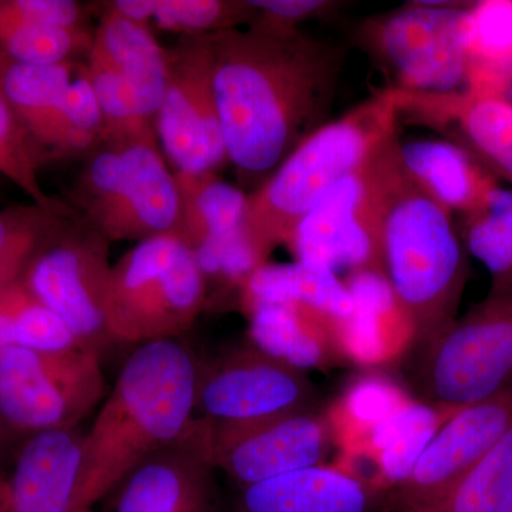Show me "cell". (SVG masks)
Listing matches in <instances>:
<instances>
[{
  "label": "cell",
  "mask_w": 512,
  "mask_h": 512,
  "mask_svg": "<svg viewBox=\"0 0 512 512\" xmlns=\"http://www.w3.org/2000/svg\"><path fill=\"white\" fill-rule=\"evenodd\" d=\"M500 512H512V485L510 491H508L507 498H505L503 508Z\"/></svg>",
  "instance_id": "40"
},
{
  "label": "cell",
  "mask_w": 512,
  "mask_h": 512,
  "mask_svg": "<svg viewBox=\"0 0 512 512\" xmlns=\"http://www.w3.org/2000/svg\"><path fill=\"white\" fill-rule=\"evenodd\" d=\"M200 360L178 339L138 346L124 363L80 461L76 508H93L195 419Z\"/></svg>",
  "instance_id": "2"
},
{
  "label": "cell",
  "mask_w": 512,
  "mask_h": 512,
  "mask_svg": "<svg viewBox=\"0 0 512 512\" xmlns=\"http://www.w3.org/2000/svg\"><path fill=\"white\" fill-rule=\"evenodd\" d=\"M313 384L305 370L241 343L198 366L195 417L244 423L312 407Z\"/></svg>",
  "instance_id": "14"
},
{
  "label": "cell",
  "mask_w": 512,
  "mask_h": 512,
  "mask_svg": "<svg viewBox=\"0 0 512 512\" xmlns=\"http://www.w3.org/2000/svg\"><path fill=\"white\" fill-rule=\"evenodd\" d=\"M355 313L340 328L346 359L353 362H382L413 348V328L386 279L379 272H355L345 279Z\"/></svg>",
  "instance_id": "24"
},
{
  "label": "cell",
  "mask_w": 512,
  "mask_h": 512,
  "mask_svg": "<svg viewBox=\"0 0 512 512\" xmlns=\"http://www.w3.org/2000/svg\"><path fill=\"white\" fill-rule=\"evenodd\" d=\"M64 120L70 133L73 154H89L104 143L106 124L87 74L86 62L79 64L64 94Z\"/></svg>",
  "instance_id": "35"
},
{
  "label": "cell",
  "mask_w": 512,
  "mask_h": 512,
  "mask_svg": "<svg viewBox=\"0 0 512 512\" xmlns=\"http://www.w3.org/2000/svg\"><path fill=\"white\" fill-rule=\"evenodd\" d=\"M110 242L70 212L22 275L23 284L72 332L99 353L113 343L107 329Z\"/></svg>",
  "instance_id": "11"
},
{
  "label": "cell",
  "mask_w": 512,
  "mask_h": 512,
  "mask_svg": "<svg viewBox=\"0 0 512 512\" xmlns=\"http://www.w3.org/2000/svg\"><path fill=\"white\" fill-rule=\"evenodd\" d=\"M399 144V136L390 138L316 202L285 245L295 261L325 266L335 274L383 275L380 221L387 175Z\"/></svg>",
  "instance_id": "10"
},
{
  "label": "cell",
  "mask_w": 512,
  "mask_h": 512,
  "mask_svg": "<svg viewBox=\"0 0 512 512\" xmlns=\"http://www.w3.org/2000/svg\"><path fill=\"white\" fill-rule=\"evenodd\" d=\"M402 106V90L386 87L316 128L248 195L244 232L262 265L330 188L399 136Z\"/></svg>",
  "instance_id": "4"
},
{
  "label": "cell",
  "mask_w": 512,
  "mask_h": 512,
  "mask_svg": "<svg viewBox=\"0 0 512 512\" xmlns=\"http://www.w3.org/2000/svg\"><path fill=\"white\" fill-rule=\"evenodd\" d=\"M470 3L410 2L363 20L357 39L392 80L421 94L466 92V19Z\"/></svg>",
  "instance_id": "7"
},
{
  "label": "cell",
  "mask_w": 512,
  "mask_h": 512,
  "mask_svg": "<svg viewBox=\"0 0 512 512\" xmlns=\"http://www.w3.org/2000/svg\"><path fill=\"white\" fill-rule=\"evenodd\" d=\"M512 485V429L460 484L429 512H500Z\"/></svg>",
  "instance_id": "34"
},
{
  "label": "cell",
  "mask_w": 512,
  "mask_h": 512,
  "mask_svg": "<svg viewBox=\"0 0 512 512\" xmlns=\"http://www.w3.org/2000/svg\"><path fill=\"white\" fill-rule=\"evenodd\" d=\"M402 120L443 131L512 185V100L473 94L403 93Z\"/></svg>",
  "instance_id": "17"
},
{
  "label": "cell",
  "mask_w": 512,
  "mask_h": 512,
  "mask_svg": "<svg viewBox=\"0 0 512 512\" xmlns=\"http://www.w3.org/2000/svg\"><path fill=\"white\" fill-rule=\"evenodd\" d=\"M431 406L467 407L512 387V292L490 293L419 350Z\"/></svg>",
  "instance_id": "8"
},
{
  "label": "cell",
  "mask_w": 512,
  "mask_h": 512,
  "mask_svg": "<svg viewBox=\"0 0 512 512\" xmlns=\"http://www.w3.org/2000/svg\"><path fill=\"white\" fill-rule=\"evenodd\" d=\"M202 37L228 163L258 188L325 124L343 52L298 28L261 19Z\"/></svg>",
  "instance_id": "1"
},
{
  "label": "cell",
  "mask_w": 512,
  "mask_h": 512,
  "mask_svg": "<svg viewBox=\"0 0 512 512\" xmlns=\"http://www.w3.org/2000/svg\"><path fill=\"white\" fill-rule=\"evenodd\" d=\"M256 18L248 0H153L150 29L202 37L244 28Z\"/></svg>",
  "instance_id": "32"
},
{
  "label": "cell",
  "mask_w": 512,
  "mask_h": 512,
  "mask_svg": "<svg viewBox=\"0 0 512 512\" xmlns=\"http://www.w3.org/2000/svg\"><path fill=\"white\" fill-rule=\"evenodd\" d=\"M64 202L110 244L180 231V187L157 138L94 148Z\"/></svg>",
  "instance_id": "5"
},
{
  "label": "cell",
  "mask_w": 512,
  "mask_h": 512,
  "mask_svg": "<svg viewBox=\"0 0 512 512\" xmlns=\"http://www.w3.org/2000/svg\"><path fill=\"white\" fill-rule=\"evenodd\" d=\"M87 55L109 64L130 93L140 119L154 128L167 89L168 49L153 30L103 9Z\"/></svg>",
  "instance_id": "21"
},
{
  "label": "cell",
  "mask_w": 512,
  "mask_h": 512,
  "mask_svg": "<svg viewBox=\"0 0 512 512\" xmlns=\"http://www.w3.org/2000/svg\"><path fill=\"white\" fill-rule=\"evenodd\" d=\"M154 128L175 177L217 174L228 163L204 37H184L168 49L167 89Z\"/></svg>",
  "instance_id": "12"
},
{
  "label": "cell",
  "mask_w": 512,
  "mask_h": 512,
  "mask_svg": "<svg viewBox=\"0 0 512 512\" xmlns=\"http://www.w3.org/2000/svg\"><path fill=\"white\" fill-rule=\"evenodd\" d=\"M512 429V387L458 410L416 458L409 473L380 498L386 512H429Z\"/></svg>",
  "instance_id": "13"
},
{
  "label": "cell",
  "mask_w": 512,
  "mask_h": 512,
  "mask_svg": "<svg viewBox=\"0 0 512 512\" xmlns=\"http://www.w3.org/2000/svg\"><path fill=\"white\" fill-rule=\"evenodd\" d=\"M181 192L178 237L191 249L207 242H224L244 235L247 192L218 174L175 177Z\"/></svg>",
  "instance_id": "27"
},
{
  "label": "cell",
  "mask_w": 512,
  "mask_h": 512,
  "mask_svg": "<svg viewBox=\"0 0 512 512\" xmlns=\"http://www.w3.org/2000/svg\"><path fill=\"white\" fill-rule=\"evenodd\" d=\"M466 93L508 97L512 92V0L470 3L466 19Z\"/></svg>",
  "instance_id": "26"
},
{
  "label": "cell",
  "mask_w": 512,
  "mask_h": 512,
  "mask_svg": "<svg viewBox=\"0 0 512 512\" xmlns=\"http://www.w3.org/2000/svg\"><path fill=\"white\" fill-rule=\"evenodd\" d=\"M249 342L298 369H326L345 362L343 323L299 302L258 303L242 309Z\"/></svg>",
  "instance_id": "19"
},
{
  "label": "cell",
  "mask_w": 512,
  "mask_h": 512,
  "mask_svg": "<svg viewBox=\"0 0 512 512\" xmlns=\"http://www.w3.org/2000/svg\"><path fill=\"white\" fill-rule=\"evenodd\" d=\"M9 493V476L0 470V512L8 510Z\"/></svg>",
  "instance_id": "39"
},
{
  "label": "cell",
  "mask_w": 512,
  "mask_h": 512,
  "mask_svg": "<svg viewBox=\"0 0 512 512\" xmlns=\"http://www.w3.org/2000/svg\"><path fill=\"white\" fill-rule=\"evenodd\" d=\"M104 393L94 350H0V420L19 439L80 427Z\"/></svg>",
  "instance_id": "9"
},
{
  "label": "cell",
  "mask_w": 512,
  "mask_h": 512,
  "mask_svg": "<svg viewBox=\"0 0 512 512\" xmlns=\"http://www.w3.org/2000/svg\"><path fill=\"white\" fill-rule=\"evenodd\" d=\"M80 63L35 66L0 59V93L45 158L73 154L64 94Z\"/></svg>",
  "instance_id": "22"
},
{
  "label": "cell",
  "mask_w": 512,
  "mask_h": 512,
  "mask_svg": "<svg viewBox=\"0 0 512 512\" xmlns=\"http://www.w3.org/2000/svg\"><path fill=\"white\" fill-rule=\"evenodd\" d=\"M258 18L286 28H298L299 23L322 19L342 8L343 3L332 0H248Z\"/></svg>",
  "instance_id": "37"
},
{
  "label": "cell",
  "mask_w": 512,
  "mask_h": 512,
  "mask_svg": "<svg viewBox=\"0 0 512 512\" xmlns=\"http://www.w3.org/2000/svg\"><path fill=\"white\" fill-rule=\"evenodd\" d=\"M45 156L0 93V174L25 192L33 204L52 211H69L66 202L50 197L39 181Z\"/></svg>",
  "instance_id": "33"
},
{
  "label": "cell",
  "mask_w": 512,
  "mask_h": 512,
  "mask_svg": "<svg viewBox=\"0 0 512 512\" xmlns=\"http://www.w3.org/2000/svg\"><path fill=\"white\" fill-rule=\"evenodd\" d=\"M380 495L335 464L239 487L232 512H370Z\"/></svg>",
  "instance_id": "20"
},
{
  "label": "cell",
  "mask_w": 512,
  "mask_h": 512,
  "mask_svg": "<svg viewBox=\"0 0 512 512\" xmlns=\"http://www.w3.org/2000/svg\"><path fill=\"white\" fill-rule=\"evenodd\" d=\"M383 276L423 349L457 319L470 275L453 214L412 177L400 156L390 164L380 221Z\"/></svg>",
  "instance_id": "3"
},
{
  "label": "cell",
  "mask_w": 512,
  "mask_h": 512,
  "mask_svg": "<svg viewBox=\"0 0 512 512\" xmlns=\"http://www.w3.org/2000/svg\"><path fill=\"white\" fill-rule=\"evenodd\" d=\"M93 33L90 28L32 25L0 15V59L35 66L83 62Z\"/></svg>",
  "instance_id": "30"
},
{
  "label": "cell",
  "mask_w": 512,
  "mask_h": 512,
  "mask_svg": "<svg viewBox=\"0 0 512 512\" xmlns=\"http://www.w3.org/2000/svg\"><path fill=\"white\" fill-rule=\"evenodd\" d=\"M299 302L345 323L356 305L345 279L325 266L295 261L256 269L238 292L239 308L258 303Z\"/></svg>",
  "instance_id": "25"
},
{
  "label": "cell",
  "mask_w": 512,
  "mask_h": 512,
  "mask_svg": "<svg viewBox=\"0 0 512 512\" xmlns=\"http://www.w3.org/2000/svg\"><path fill=\"white\" fill-rule=\"evenodd\" d=\"M217 471L211 421L195 417L111 491V512H220Z\"/></svg>",
  "instance_id": "16"
},
{
  "label": "cell",
  "mask_w": 512,
  "mask_h": 512,
  "mask_svg": "<svg viewBox=\"0 0 512 512\" xmlns=\"http://www.w3.org/2000/svg\"><path fill=\"white\" fill-rule=\"evenodd\" d=\"M207 286L194 252L177 234L137 242L111 268V340L140 346L180 338L204 309Z\"/></svg>",
  "instance_id": "6"
},
{
  "label": "cell",
  "mask_w": 512,
  "mask_h": 512,
  "mask_svg": "<svg viewBox=\"0 0 512 512\" xmlns=\"http://www.w3.org/2000/svg\"><path fill=\"white\" fill-rule=\"evenodd\" d=\"M72 211H52L30 202L0 208V286L22 278L29 262Z\"/></svg>",
  "instance_id": "31"
},
{
  "label": "cell",
  "mask_w": 512,
  "mask_h": 512,
  "mask_svg": "<svg viewBox=\"0 0 512 512\" xmlns=\"http://www.w3.org/2000/svg\"><path fill=\"white\" fill-rule=\"evenodd\" d=\"M74 512H93L92 508H84V510L74 511Z\"/></svg>",
  "instance_id": "41"
},
{
  "label": "cell",
  "mask_w": 512,
  "mask_h": 512,
  "mask_svg": "<svg viewBox=\"0 0 512 512\" xmlns=\"http://www.w3.org/2000/svg\"><path fill=\"white\" fill-rule=\"evenodd\" d=\"M457 231L467 254L490 274L488 292H512V190L498 185L483 207L460 217Z\"/></svg>",
  "instance_id": "28"
},
{
  "label": "cell",
  "mask_w": 512,
  "mask_h": 512,
  "mask_svg": "<svg viewBox=\"0 0 512 512\" xmlns=\"http://www.w3.org/2000/svg\"><path fill=\"white\" fill-rule=\"evenodd\" d=\"M211 429L215 467L238 487L323 466L335 446L328 416L313 407Z\"/></svg>",
  "instance_id": "15"
},
{
  "label": "cell",
  "mask_w": 512,
  "mask_h": 512,
  "mask_svg": "<svg viewBox=\"0 0 512 512\" xmlns=\"http://www.w3.org/2000/svg\"><path fill=\"white\" fill-rule=\"evenodd\" d=\"M0 15L32 25L89 28L83 6L72 0H0Z\"/></svg>",
  "instance_id": "36"
},
{
  "label": "cell",
  "mask_w": 512,
  "mask_h": 512,
  "mask_svg": "<svg viewBox=\"0 0 512 512\" xmlns=\"http://www.w3.org/2000/svg\"><path fill=\"white\" fill-rule=\"evenodd\" d=\"M406 170L431 197L460 217L483 207L498 180L466 147L453 140L400 141Z\"/></svg>",
  "instance_id": "23"
},
{
  "label": "cell",
  "mask_w": 512,
  "mask_h": 512,
  "mask_svg": "<svg viewBox=\"0 0 512 512\" xmlns=\"http://www.w3.org/2000/svg\"><path fill=\"white\" fill-rule=\"evenodd\" d=\"M86 433L47 431L22 441L9 474L6 512H74Z\"/></svg>",
  "instance_id": "18"
},
{
  "label": "cell",
  "mask_w": 512,
  "mask_h": 512,
  "mask_svg": "<svg viewBox=\"0 0 512 512\" xmlns=\"http://www.w3.org/2000/svg\"><path fill=\"white\" fill-rule=\"evenodd\" d=\"M16 439H19V437L16 436L15 433H12V431L6 427V424L0 420V463H2L6 453H8L10 447H12L13 440ZM0 470H2V468H0Z\"/></svg>",
  "instance_id": "38"
},
{
  "label": "cell",
  "mask_w": 512,
  "mask_h": 512,
  "mask_svg": "<svg viewBox=\"0 0 512 512\" xmlns=\"http://www.w3.org/2000/svg\"><path fill=\"white\" fill-rule=\"evenodd\" d=\"M82 346L22 279L0 286V350H62Z\"/></svg>",
  "instance_id": "29"
}]
</instances>
